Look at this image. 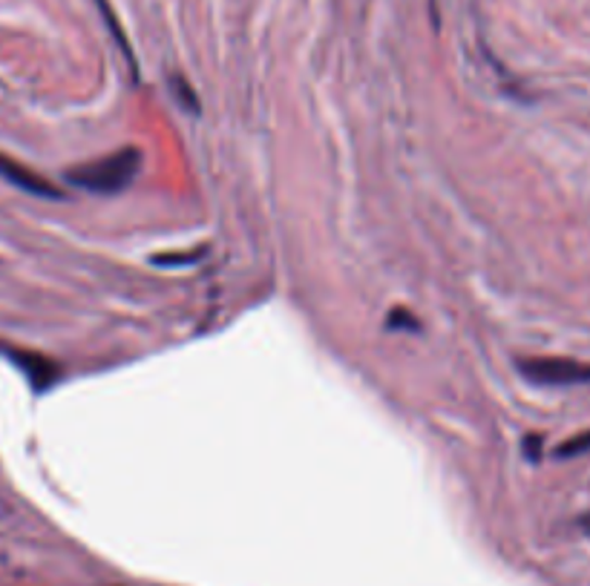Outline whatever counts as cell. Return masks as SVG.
Wrapping results in <instances>:
<instances>
[{
  "mask_svg": "<svg viewBox=\"0 0 590 586\" xmlns=\"http://www.w3.org/2000/svg\"><path fill=\"white\" fill-rule=\"evenodd\" d=\"M0 176L7 178L9 185L21 187V190L29 196H41V199H52V201L64 199V194H61L56 185H49L47 178L38 176L35 170L17 164V161L7 159V155H0Z\"/></svg>",
  "mask_w": 590,
  "mask_h": 586,
  "instance_id": "obj_3",
  "label": "cell"
},
{
  "mask_svg": "<svg viewBox=\"0 0 590 586\" xmlns=\"http://www.w3.org/2000/svg\"><path fill=\"white\" fill-rule=\"evenodd\" d=\"M590 451V432L579 434V437H574V440L562 442L556 449V458L567 460V458H579V454H588Z\"/></svg>",
  "mask_w": 590,
  "mask_h": 586,
  "instance_id": "obj_6",
  "label": "cell"
},
{
  "mask_svg": "<svg viewBox=\"0 0 590 586\" xmlns=\"http://www.w3.org/2000/svg\"><path fill=\"white\" fill-rule=\"evenodd\" d=\"M12 353V360L21 365V369L29 374V379L35 383V388H49V383L58 377V369L49 360H41V357H29V353L21 351H9Z\"/></svg>",
  "mask_w": 590,
  "mask_h": 586,
  "instance_id": "obj_4",
  "label": "cell"
},
{
  "mask_svg": "<svg viewBox=\"0 0 590 586\" xmlns=\"http://www.w3.org/2000/svg\"><path fill=\"white\" fill-rule=\"evenodd\" d=\"M518 369L536 386H590V362L565 360V357H530Z\"/></svg>",
  "mask_w": 590,
  "mask_h": 586,
  "instance_id": "obj_2",
  "label": "cell"
},
{
  "mask_svg": "<svg viewBox=\"0 0 590 586\" xmlns=\"http://www.w3.org/2000/svg\"><path fill=\"white\" fill-rule=\"evenodd\" d=\"M527 451H530V460H539L542 458V454H539V451H542V437H527Z\"/></svg>",
  "mask_w": 590,
  "mask_h": 586,
  "instance_id": "obj_7",
  "label": "cell"
},
{
  "mask_svg": "<svg viewBox=\"0 0 590 586\" xmlns=\"http://www.w3.org/2000/svg\"><path fill=\"white\" fill-rule=\"evenodd\" d=\"M138 170H142V150L138 147H124V150H115V153L66 170V182H73L75 187H84L89 194L113 196L133 185Z\"/></svg>",
  "mask_w": 590,
  "mask_h": 586,
  "instance_id": "obj_1",
  "label": "cell"
},
{
  "mask_svg": "<svg viewBox=\"0 0 590 586\" xmlns=\"http://www.w3.org/2000/svg\"><path fill=\"white\" fill-rule=\"evenodd\" d=\"M96 3H98V9H101V15H105L107 26H110V29H113V33H115V40H119V47H122V49H124V55H127V61H130V70H133V75H136V78H138V64H136V55H133V49H130L127 38H124V33H122V26L115 24V15H113V9L107 7V0H96Z\"/></svg>",
  "mask_w": 590,
  "mask_h": 586,
  "instance_id": "obj_5",
  "label": "cell"
}]
</instances>
